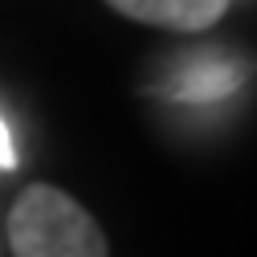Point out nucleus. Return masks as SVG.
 <instances>
[{"instance_id":"3","label":"nucleus","mask_w":257,"mask_h":257,"mask_svg":"<svg viewBox=\"0 0 257 257\" xmlns=\"http://www.w3.org/2000/svg\"><path fill=\"white\" fill-rule=\"evenodd\" d=\"M237 86H241V66L212 53V57H192L184 66H176L168 94L184 102H212V98L233 94Z\"/></svg>"},{"instance_id":"1","label":"nucleus","mask_w":257,"mask_h":257,"mask_svg":"<svg viewBox=\"0 0 257 257\" xmlns=\"http://www.w3.org/2000/svg\"><path fill=\"white\" fill-rule=\"evenodd\" d=\"M13 257H106V237L94 216L61 188L33 184L9 216Z\"/></svg>"},{"instance_id":"2","label":"nucleus","mask_w":257,"mask_h":257,"mask_svg":"<svg viewBox=\"0 0 257 257\" xmlns=\"http://www.w3.org/2000/svg\"><path fill=\"white\" fill-rule=\"evenodd\" d=\"M122 17L159 25V29H176V33H200V29L216 25L229 9V0H106Z\"/></svg>"},{"instance_id":"4","label":"nucleus","mask_w":257,"mask_h":257,"mask_svg":"<svg viewBox=\"0 0 257 257\" xmlns=\"http://www.w3.org/2000/svg\"><path fill=\"white\" fill-rule=\"evenodd\" d=\"M0 168H17V147H13V135H9L5 118H0Z\"/></svg>"}]
</instances>
